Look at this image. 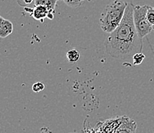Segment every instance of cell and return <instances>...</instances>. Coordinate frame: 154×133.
<instances>
[{
  "instance_id": "8992f818",
  "label": "cell",
  "mask_w": 154,
  "mask_h": 133,
  "mask_svg": "<svg viewBox=\"0 0 154 133\" xmlns=\"http://www.w3.org/2000/svg\"><path fill=\"white\" fill-rule=\"evenodd\" d=\"M13 32V25L9 20L0 17V37L2 38L8 37Z\"/></svg>"
},
{
  "instance_id": "52a82bcc",
  "label": "cell",
  "mask_w": 154,
  "mask_h": 133,
  "mask_svg": "<svg viewBox=\"0 0 154 133\" xmlns=\"http://www.w3.org/2000/svg\"><path fill=\"white\" fill-rule=\"evenodd\" d=\"M48 12H49V10L46 7L43 6V5H37L33 8L31 15L35 20L43 22L44 19L48 17Z\"/></svg>"
},
{
  "instance_id": "9c48e42d",
  "label": "cell",
  "mask_w": 154,
  "mask_h": 133,
  "mask_svg": "<svg viewBox=\"0 0 154 133\" xmlns=\"http://www.w3.org/2000/svg\"><path fill=\"white\" fill-rule=\"evenodd\" d=\"M66 57L69 62L75 63L80 60V58H81V53L75 48L70 49L69 51L67 52Z\"/></svg>"
},
{
  "instance_id": "277c9868",
  "label": "cell",
  "mask_w": 154,
  "mask_h": 133,
  "mask_svg": "<svg viewBox=\"0 0 154 133\" xmlns=\"http://www.w3.org/2000/svg\"><path fill=\"white\" fill-rule=\"evenodd\" d=\"M124 117V116H115L104 121H100L97 123L95 127L99 128L103 133H113L123 122Z\"/></svg>"
},
{
  "instance_id": "30bf717a",
  "label": "cell",
  "mask_w": 154,
  "mask_h": 133,
  "mask_svg": "<svg viewBox=\"0 0 154 133\" xmlns=\"http://www.w3.org/2000/svg\"><path fill=\"white\" fill-rule=\"evenodd\" d=\"M62 1L68 6L73 8V9L82 6V4L85 2V0H62Z\"/></svg>"
},
{
  "instance_id": "4fadbf2b",
  "label": "cell",
  "mask_w": 154,
  "mask_h": 133,
  "mask_svg": "<svg viewBox=\"0 0 154 133\" xmlns=\"http://www.w3.org/2000/svg\"><path fill=\"white\" fill-rule=\"evenodd\" d=\"M45 84L43 83L42 82H35L34 84L32 85V90L35 92V93H39V92H41V91L44 90L45 89Z\"/></svg>"
},
{
  "instance_id": "8fae6325",
  "label": "cell",
  "mask_w": 154,
  "mask_h": 133,
  "mask_svg": "<svg viewBox=\"0 0 154 133\" xmlns=\"http://www.w3.org/2000/svg\"><path fill=\"white\" fill-rule=\"evenodd\" d=\"M132 58L134 65H140V64H142L143 60L145 59V55L142 52L135 53V54H134Z\"/></svg>"
},
{
  "instance_id": "2e32d148",
  "label": "cell",
  "mask_w": 154,
  "mask_h": 133,
  "mask_svg": "<svg viewBox=\"0 0 154 133\" xmlns=\"http://www.w3.org/2000/svg\"><path fill=\"white\" fill-rule=\"evenodd\" d=\"M152 30H154V25L152 26Z\"/></svg>"
},
{
  "instance_id": "7a4b0ae2",
  "label": "cell",
  "mask_w": 154,
  "mask_h": 133,
  "mask_svg": "<svg viewBox=\"0 0 154 133\" xmlns=\"http://www.w3.org/2000/svg\"><path fill=\"white\" fill-rule=\"evenodd\" d=\"M127 5V2L115 0L105 7L99 20L100 26L103 32L110 34L118 27L122 22Z\"/></svg>"
},
{
  "instance_id": "5bb4252c",
  "label": "cell",
  "mask_w": 154,
  "mask_h": 133,
  "mask_svg": "<svg viewBox=\"0 0 154 133\" xmlns=\"http://www.w3.org/2000/svg\"><path fill=\"white\" fill-rule=\"evenodd\" d=\"M84 133H103V131H100L99 128H97V127L95 128H89V127H86V125H85V131Z\"/></svg>"
},
{
  "instance_id": "e0dca14e",
  "label": "cell",
  "mask_w": 154,
  "mask_h": 133,
  "mask_svg": "<svg viewBox=\"0 0 154 133\" xmlns=\"http://www.w3.org/2000/svg\"><path fill=\"white\" fill-rule=\"evenodd\" d=\"M88 1H90V0H88Z\"/></svg>"
},
{
  "instance_id": "9a60e30c",
  "label": "cell",
  "mask_w": 154,
  "mask_h": 133,
  "mask_svg": "<svg viewBox=\"0 0 154 133\" xmlns=\"http://www.w3.org/2000/svg\"><path fill=\"white\" fill-rule=\"evenodd\" d=\"M17 2L22 6H25V5H30V4L33 3L35 2V0H17Z\"/></svg>"
},
{
  "instance_id": "5b68a950",
  "label": "cell",
  "mask_w": 154,
  "mask_h": 133,
  "mask_svg": "<svg viewBox=\"0 0 154 133\" xmlns=\"http://www.w3.org/2000/svg\"><path fill=\"white\" fill-rule=\"evenodd\" d=\"M137 127V122L134 120L124 116L123 122L113 133H136Z\"/></svg>"
},
{
  "instance_id": "3957f363",
  "label": "cell",
  "mask_w": 154,
  "mask_h": 133,
  "mask_svg": "<svg viewBox=\"0 0 154 133\" xmlns=\"http://www.w3.org/2000/svg\"><path fill=\"white\" fill-rule=\"evenodd\" d=\"M148 5H134V22L137 34L140 38L142 39L149 34L152 30L151 26L146 19Z\"/></svg>"
},
{
  "instance_id": "6da1fadb",
  "label": "cell",
  "mask_w": 154,
  "mask_h": 133,
  "mask_svg": "<svg viewBox=\"0 0 154 133\" xmlns=\"http://www.w3.org/2000/svg\"><path fill=\"white\" fill-rule=\"evenodd\" d=\"M106 52L116 59H126L134 52L142 51V39L137 34L134 22V6L129 3L118 27L105 39Z\"/></svg>"
},
{
  "instance_id": "7c38bea8",
  "label": "cell",
  "mask_w": 154,
  "mask_h": 133,
  "mask_svg": "<svg viewBox=\"0 0 154 133\" xmlns=\"http://www.w3.org/2000/svg\"><path fill=\"white\" fill-rule=\"evenodd\" d=\"M146 19L149 22L151 26L154 25V7L149 6L147 7V13H146Z\"/></svg>"
},
{
  "instance_id": "ba28073f",
  "label": "cell",
  "mask_w": 154,
  "mask_h": 133,
  "mask_svg": "<svg viewBox=\"0 0 154 133\" xmlns=\"http://www.w3.org/2000/svg\"><path fill=\"white\" fill-rule=\"evenodd\" d=\"M58 0H35V6L37 5H43L46 7L49 12H54L56 4Z\"/></svg>"
}]
</instances>
